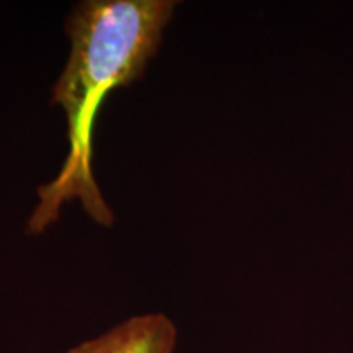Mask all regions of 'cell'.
Here are the masks:
<instances>
[{"instance_id": "obj_1", "label": "cell", "mask_w": 353, "mask_h": 353, "mask_svg": "<svg viewBox=\"0 0 353 353\" xmlns=\"http://www.w3.org/2000/svg\"><path fill=\"white\" fill-rule=\"evenodd\" d=\"M175 7V0H85L72 8L65 21L70 52L51 95L68 118L69 152L59 175L38 190L32 234L51 226L72 198L92 219L112 226L113 213L92 174L95 117L110 90L143 76Z\"/></svg>"}, {"instance_id": "obj_2", "label": "cell", "mask_w": 353, "mask_h": 353, "mask_svg": "<svg viewBox=\"0 0 353 353\" xmlns=\"http://www.w3.org/2000/svg\"><path fill=\"white\" fill-rule=\"evenodd\" d=\"M176 327L164 312H148L120 322L65 353H174Z\"/></svg>"}]
</instances>
